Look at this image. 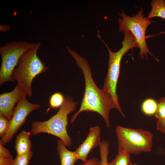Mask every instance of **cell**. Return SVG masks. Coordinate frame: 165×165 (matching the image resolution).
Here are the masks:
<instances>
[{
	"label": "cell",
	"instance_id": "19",
	"mask_svg": "<svg viewBox=\"0 0 165 165\" xmlns=\"http://www.w3.org/2000/svg\"><path fill=\"white\" fill-rule=\"evenodd\" d=\"M157 108L155 115V117L158 119H165V97H163L157 102Z\"/></svg>",
	"mask_w": 165,
	"mask_h": 165
},
{
	"label": "cell",
	"instance_id": "22",
	"mask_svg": "<svg viewBox=\"0 0 165 165\" xmlns=\"http://www.w3.org/2000/svg\"><path fill=\"white\" fill-rule=\"evenodd\" d=\"M156 128L162 133L165 134V119L157 120Z\"/></svg>",
	"mask_w": 165,
	"mask_h": 165
},
{
	"label": "cell",
	"instance_id": "15",
	"mask_svg": "<svg viewBox=\"0 0 165 165\" xmlns=\"http://www.w3.org/2000/svg\"><path fill=\"white\" fill-rule=\"evenodd\" d=\"M130 162V154L124 151H118L115 158L108 162V165H129Z\"/></svg>",
	"mask_w": 165,
	"mask_h": 165
},
{
	"label": "cell",
	"instance_id": "10",
	"mask_svg": "<svg viewBox=\"0 0 165 165\" xmlns=\"http://www.w3.org/2000/svg\"><path fill=\"white\" fill-rule=\"evenodd\" d=\"M101 133L100 128L98 126L90 128L86 138L75 151L78 160H81L83 163L85 162L91 151L99 146L101 141Z\"/></svg>",
	"mask_w": 165,
	"mask_h": 165
},
{
	"label": "cell",
	"instance_id": "21",
	"mask_svg": "<svg viewBox=\"0 0 165 165\" xmlns=\"http://www.w3.org/2000/svg\"><path fill=\"white\" fill-rule=\"evenodd\" d=\"M0 158L13 159L10 151L0 144Z\"/></svg>",
	"mask_w": 165,
	"mask_h": 165
},
{
	"label": "cell",
	"instance_id": "11",
	"mask_svg": "<svg viewBox=\"0 0 165 165\" xmlns=\"http://www.w3.org/2000/svg\"><path fill=\"white\" fill-rule=\"evenodd\" d=\"M57 150L61 161V165H74L78 160L76 152L68 149L61 140L57 142Z\"/></svg>",
	"mask_w": 165,
	"mask_h": 165
},
{
	"label": "cell",
	"instance_id": "2",
	"mask_svg": "<svg viewBox=\"0 0 165 165\" xmlns=\"http://www.w3.org/2000/svg\"><path fill=\"white\" fill-rule=\"evenodd\" d=\"M97 37L103 42L107 48L109 53L108 67L105 78L103 89L108 93L112 99L116 109L122 116L125 117L120 105L116 90L120 71V64L124 55L134 48H139L135 38L129 31H124V40L122 42V46L116 52H112L107 45L103 41L98 31Z\"/></svg>",
	"mask_w": 165,
	"mask_h": 165
},
{
	"label": "cell",
	"instance_id": "24",
	"mask_svg": "<svg viewBox=\"0 0 165 165\" xmlns=\"http://www.w3.org/2000/svg\"><path fill=\"white\" fill-rule=\"evenodd\" d=\"M13 159L0 158V165H12Z\"/></svg>",
	"mask_w": 165,
	"mask_h": 165
},
{
	"label": "cell",
	"instance_id": "3",
	"mask_svg": "<svg viewBox=\"0 0 165 165\" xmlns=\"http://www.w3.org/2000/svg\"><path fill=\"white\" fill-rule=\"evenodd\" d=\"M77 105L72 97L66 96L63 104L55 114L47 120L36 121L31 123V133L36 135L41 133H47L58 138L66 146H70L72 140L67 130L68 115L75 110Z\"/></svg>",
	"mask_w": 165,
	"mask_h": 165
},
{
	"label": "cell",
	"instance_id": "18",
	"mask_svg": "<svg viewBox=\"0 0 165 165\" xmlns=\"http://www.w3.org/2000/svg\"><path fill=\"white\" fill-rule=\"evenodd\" d=\"M33 152L30 151L26 153L17 155L13 159L12 165H29Z\"/></svg>",
	"mask_w": 165,
	"mask_h": 165
},
{
	"label": "cell",
	"instance_id": "4",
	"mask_svg": "<svg viewBox=\"0 0 165 165\" xmlns=\"http://www.w3.org/2000/svg\"><path fill=\"white\" fill-rule=\"evenodd\" d=\"M41 46V43H38L36 46L26 51L21 57L13 73V78L29 97L32 95L31 84L34 79L49 69L37 55Z\"/></svg>",
	"mask_w": 165,
	"mask_h": 165
},
{
	"label": "cell",
	"instance_id": "20",
	"mask_svg": "<svg viewBox=\"0 0 165 165\" xmlns=\"http://www.w3.org/2000/svg\"><path fill=\"white\" fill-rule=\"evenodd\" d=\"M10 121L0 114V137L2 139L8 132Z\"/></svg>",
	"mask_w": 165,
	"mask_h": 165
},
{
	"label": "cell",
	"instance_id": "14",
	"mask_svg": "<svg viewBox=\"0 0 165 165\" xmlns=\"http://www.w3.org/2000/svg\"><path fill=\"white\" fill-rule=\"evenodd\" d=\"M157 103L155 100L152 98L145 99L141 105V110L142 112L147 116L155 115L157 108Z\"/></svg>",
	"mask_w": 165,
	"mask_h": 165
},
{
	"label": "cell",
	"instance_id": "12",
	"mask_svg": "<svg viewBox=\"0 0 165 165\" xmlns=\"http://www.w3.org/2000/svg\"><path fill=\"white\" fill-rule=\"evenodd\" d=\"M30 135L29 132L24 130L17 135L14 148L17 155L25 153L31 150V143Z\"/></svg>",
	"mask_w": 165,
	"mask_h": 165
},
{
	"label": "cell",
	"instance_id": "1",
	"mask_svg": "<svg viewBox=\"0 0 165 165\" xmlns=\"http://www.w3.org/2000/svg\"><path fill=\"white\" fill-rule=\"evenodd\" d=\"M68 53L76 61L78 67L82 70L85 79V88L80 107L72 116L71 123H73L78 116L84 111L97 113L104 119L106 126L110 127L109 114L116 106L109 95L103 89H100L95 84L91 74L88 61L76 52L66 47Z\"/></svg>",
	"mask_w": 165,
	"mask_h": 165
},
{
	"label": "cell",
	"instance_id": "8",
	"mask_svg": "<svg viewBox=\"0 0 165 165\" xmlns=\"http://www.w3.org/2000/svg\"><path fill=\"white\" fill-rule=\"evenodd\" d=\"M41 107L39 104L29 102L25 97L16 105L12 117L10 120L8 130L4 137L0 140V144L4 146L10 141L14 135L25 123L27 118L32 111Z\"/></svg>",
	"mask_w": 165,
	"mask_h": 165
},
{
	"label": "cell",
	"instance_id": "26",
	"mask_svg": "<svg viewBox=\"0 0 165 165\" xmlns=\"http://www.w3.org/2000/svg\"><path fill=\"white\" fill-rule=\"evenodd\" d=\"M129 165H139L138 164L136 163H132L131 161L130 162Z\"/></svg>",
	"mask_w": 165,
	"mask_h": 165
},
{
	"label": "cell",
	"instance_id": "5",
	"mask_svg": "<svg viewBox=\"0 0 165 165\" xmlns=\"http://www.w3.org/2000/svg\"><path fill=\"white\" fill-rule=\"evenodd\" d=\"M118 151L138 155L149 152L152 146L153 134L142 129H133L118 125L116 127Z\"/></svg>",
	"mask_w": 165,
	"mask_h": 165
},
{
	"label": "cell",
	"instance_id": "7",
	"mask_svg": "<svg viewBox=\"0 0 165 165\" xmlns=\"http://www.w3.org/2000/svg\"><path fill=\"white\" fill-rule=\"evenodd\" d=\"M143 12V9L141 8L137 14L131 17L126 15L122 11L119 13L120 17L118 20L119 31H129L134 36L140 48V55L142 59L148 54L153 56L147 47L145 34L147 27L153 22L145 17Z\"/></svg>",
	"mask_w": 165,
	"mask_h": 165
},
{
	"label": "cell",
	"instance_id": "6",
	"mask_svg": "<svg viewBox=\"0 0 165 165\" xmlns=\"http://www.w3.org/2000/svg\"><path fill=\"white\" fill-rule=\"evenodd\" d=\"M37 44L24 41H13L0 47V86L6 82L15 81L12 77L13 73L20 58L26 51L35 46Z\"/></svg>",
	"mask_w": 165,
	"mask_h": 165
},
{
	"label": "cell",
	"instance_id": "23",
	"mask_svg": "<svg viewBox=\"0 0 165 165\" xmlns=\"http://www.w3.org/2000/svg\"><path fill=\"white\" fill-rule=\"evenodd\" d=\"M99 160L96 157H93L83 163L82 165H99Z\"/></svg>",
	"mask_w": 165,
	"mask_h": 165
},
{
	"label": "cell",
	"instance_id": "25",
	"mask_svg": "<svg viewBox=\"0 0 165 165\" xmlns=\"http://www.w3.org/2000/svg\"><path fill=\"white\" fill-rule=\"evenodd\" d=\"M11 29V28L9 24H6L0 25V31L5 32L9 31Z\"/></svg>",
	"mask_w": 165,
	"mask_h": 165
},
{
	"label": "cell",
	"instance_id": "9",
	"mask_svg": "<svg viewBox=\"0 0 165 165\" xmlns=\"http://www.w3.org/2000/svg\"><path fill=\"white\" fill-rule=\"evenodd\" d=\"M27 95L26 92L17 84L11 91L0 95V114L10 120L15 105Z\"/></svg>",
	"mask_w": 165,
	"mask_h": 165
},
{
	"label": "cell",
	"instance_id": "16",
	"mask_svg": "<svg viewBox=\"0 0 165 165\" xmlns=\"http://www.w3.org/2000/svg\"><path fill=\"white\" fill-rule=\"evenodd\" d=\"M109 143L108 141H101L99 145L100 160L99 165H108V156L109 152Z\"/></svg>",
	"mask_w": 165,
	"mask_h": 165
},
{
	"label": "cell",
	"instance_id": "13",
	"mask_svg": "<svg viewBox=\"0 0 165 165\" xmlns=\"http://www.w3.org/2000/svg\"><path fill=\"white\" fill-rule=\"evenodd\" d=\"M151 5V9L148 14V19L157 17L165 19V1L152 0Z\"/></svg>",
	"mask_w": 165,
	"mask_h": 165
},
{
	"label": "cell",
	"instance_id": "17",
	"mask_svg": "<svg viewBox=\"0 0 165 165\" xmlns=\"http://www.w3.org/2000/svg\"><path fill=\"white\" fill-rule=\"evenodd\" d=\"M64 99L65 97L60 93L56 92L53 94L50 97V107L47 112H48L51 108L56 109L60 108L63 104Z\"/></svg>",
	"mask_w": 165,
	"mask_h": 165
}]
</instances>
